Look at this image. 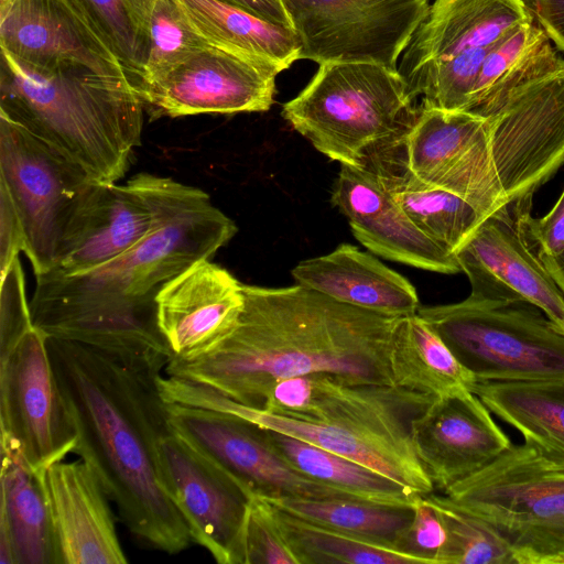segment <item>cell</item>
<instances>
[{
    "label": "cell",
    "instance_id": "obj_1",
    "mask_svg": "<svg viewBox=\"0 0 564 564\" xmlns=\"http://www.w3.org/2000/svg\"><path fill=\"white\" fill-rule=\"evenodd\" d=\"M127 184L151 208L149 232L93 271L35 275L32 323L47 337L167 361L170 351L156 324V295L195 262L212 259L237 226L197 187L149 173Z\"/></svg>",
    "mask_w": 564,
    "mask_h": 564
},
{
    "label": "cell",
    "instance_id": "obj_2",
    "mask_svg": "<svg viewBox=\"0 0 564 564\" xmlns=\"http://www.w3.org/2000/svg\"><path fill=\"white\" fill-rule=\"evenodd\" d=\"M46 343L77 432L73 453L97 475L134 538L169 554L184 551L191 534L159 464L160 442L172 431L158 383L166 361L53 337Z\"/></svg>",
    "mask_w": 564,
    "mask_h": 564
},
{
    "label": "cell",
    "instance_id": "obj_3",
    "mask_svg": "<svg viewBox=\"0 0 564 564\" xmlns=\"http://www.w3.org/2000/svg\"><path fill=\"white\" fill-rule=\"evenodd\" d=\"M243 294L235 328L197 357L170 358L166 376L204 383L257 409L279 381L316 372L394 384L391 350L401 317L347 305L299 284H243Z\"/></svg>",
    "mask_w": 564,
    "mask_h": 564
},
{
    "label": "cell",
    "instance_id": "obj_4",
    "mask_svg": "<svg viewBox=\"0 0 564 564\" xmlns=\"http://www.w3.org/2000/svg\"><path fill=\"white\" fill-rule=\"evenodd\" d=\"M1 51V50H0ZM143 102L126 76L87 67L35 70L1 51L0 115L98 183H117L141 144Z\"/></svg>",
    "mask_w": 564,
    "mask_h": 564
},
{
    "label": "cell",
    "instance_id": "obj_5",
    "mask_svg": "<svg viewBox=\"0 0 564 564\" xmlns=\"http://www.w3.org/2000/svg\"><path fill=\"white\" fill-rule=\"evenodd\" d=\"M398 69L368 62L321 64L281 115L330 160L365 167L404 141L421 107Z\"/></svg>",
    "mask_w": 564,
    "mask_h": 564
},
{
    "label": "cell",
    "instance_id": "obj_6",
    "mask_svg": "<svg viewBox=\"0 0 564 564\" xmlns=\"http://www.w3.org/2000/svg\"><path fill=\"white\" fill-rule=\"evenodd\" d=\"M444 497L488 525L516 564H564V464L533 445L511 444Z\"/></svg>",
    "mask_w": 564,
    "mask_h": 564
},
{
    "label": "cell",
    "instance_id": "obj_7",
    "mask_svg": "<svg viewBox=\"0 0 564 564\" xmlns=\"http://www.w3.org/2000/svg\"><path fill=\"white\" fill-rule=\"evenodd\" d=\"M416 313L476 381L564 379V332L534 304L470 293Z\"/></svg>",
    "mask_w": 564,
    "mask_h": 564
},
{
    "label": "cell",
    "instance_id": "obj_8",
    "mask_svg": "<svg viewBox=\"0 0 564 564\" xmlns=\"http://www.w3.org/2000/svg\"><path fill=\"white\" fill-rule=\"evenodd\" d=\"M434 399L397 384L316 372L279 381L260 409L325 423L424 469L412 443L411 423Z\"/></svg>",
    "mask_w": 564,
    "mask_h": 564
},
{
    "label": "cell",
    "instance_id": "obj_9",
    "mask_svg": "<svg viewBox=\"0 0 564 564\" xmlns=\"http://www.w3.org/2000/svg\"><path fill=\"white\" fill-rule=\"evenodd\" d=\"M91 182L54 148L0 115V183L22 221L34 275L54 267L65 229Z\"/></svg>",
    "mask_w": 564,
    "mask_h": 564
},
{
    "label": "cell",
    "instance_id": "obj_10",
    "mask_svg": "<svg viewBox=\"0 0 564 564\" xmlns=\"http://www.w3.org/2000/svg\"><path fill=\"white\" fill-rule=\"evenodd\" d=\"M301 43L300 59L318 65L368 62L398 69L425 20L429 0H284Z\"/></svg>",
    "mask_w": 564,
    "mask_h": 564
},
{
    "label": "cell",
    "instance_id": "obj_11",
    "mask_svg": "<svg viewBox=\"0 0 564 564\" xmlns=\"http://www.w3.org/2000/svg\"><path fill=\"white\" fill-rule=\"evenodd\" d=\"M46 341L47 336L33 326L0 358L1 438L36 473L64 460L77 444Z\"/></svg>",
    "mask_w": 564,
    "mask_h": 564
},
{
    "label": "cell",
    "instance_id": "obj_12",
    "mask_svg": "<svg viewBox=\"0 0 564 564\" xmlns=\"http://www.w3.org/2000/svg\"><path fill=\"white\" fill-rule=\"evenodd\" d=\"M159 464L163 487L192 541L219 564H243L249 507L256 496L173 431L160 442Z\"/></svg>",
    "mask_w": 564,
    "mask_h": 564
},
{
    "label": "cell",
    "instance_id": "obj_13",
    "mask_svg": "<svg viewBox=\"0 0 564 564\" xmlns=\"http://www.w3.org/2000/svg\"><path fill=\"white\" fill-rule=\"evenodd\" d=\"M167 415L174 433L228 471L253 496L355 499L296 469L273 448L267 431L249 421L176 403H167Z\"/></svg>",
    "mask_w": 564,
    "mask_h": 564
},
{
    "label": "cell",
    "instance_id": "obj_14",
    "mask_svg": "<svg viewBox=\"0 0 564 564\" xmlns=\"http://www.w3.org/2000/svg\"><path fill=\"white\" fill-rule=\"evenodd\" d=\"M275 77L248 58L210 45L139 96L151 119L263 112L274 102Z\"/></svg>",
    "mask_w": 564,
    "mask_h": 564
},
{
    "label": "cell",
    "instance_id": "obj_15",
    "mask_svg": "<svg viewBox=\"0 0 564 564\" xmlns=\"http://www.w3.org/2000/svg\"><path fill=\"white\" fill-rule=\"evenodd\" d=\"M0 50L35 70L82 66L130 79L76 0H12L0 9Z\"/></svg>",
    "mask_w": 564,
    "mask_h": 564
},
{
    "label": "cell",
    "instance_id": "obj_16",
    "mask_svg": "<svg viewBox=\"0 0 564 564\" xmlns=\"http://www.w3.org/2000/svg\"><path fill=\"white\" fill-rule=\"evenodd\" d=\"M455 257L471 294L527 301L564 332V294L528 245L511 210L486 218Z\"/></svg>",
    "mask_w": 564,
    "mask_h": 564
},
{
    "label": "cell",
    "instance_id": "obj_17",
    "mask_svg": "<svg viewBox=\"0 0 564 564\" xmlns=\"http://www.w3.org/2000/svg\"><path fill=\"white\" fill-rule=\"evenodd\" d=\"M411 438L435 489L443 491L512 444L490 410L468 389L435 398L412 420Z\"/></svg>",
    "mask_w": 564,
    "mask_h": 564
},
{
    "label": "cell",
    "instance_id": "obj_18",
    "mask_svg": "<svg viewBox=\"0 0 564 564\" xmlns=\"http://www.w3.org/2000/svg\"><path fill=\"white\" fill-rule=\"evenodd\" d=\"M155 306L170 358L189 359L209 350L235 328L245 308L243 284L204 259L169 281L156 295Z\"/></svg>",
    "mask_w": 564,
    "mask_h": 564
},
{
    "label": "cell",
    "instance_id": "obj_19",
    "mask_svg": "<svg viewBox=\"0 0 564 564\" xmlns=\"http://www.w3.org/2000/svg\"><path fill=\"white\" fill-rule=\"evenodd\" d=\"M420 107L404 139L408 170L424 184L464 198L486 218L497 214L477 144L480 115Z\"/></svg>",
    "mask_w": 564,
    "mask_h": 564
},
{
    "label": "cell",
    "instance_id": "obj_20",
    "mask_svg": "<svg viewBox=\"0 0 564 564\" xmlns=\"http://www.w3.org/2000/svg\"><path fill=\"white\" fill-rule=\"evenodd\" d=\"M332 204L347 217L356 239L373 253L432 272L460 271L455 254L415 227L372 170L340 164Z\"/></svg>",
    "mask_w": 564,
    "mask_h": 564
},
{
    "label": "cell",
    "instance_id": "obj_21",
    "mask_svg": "<svg viewBox=\"0 0 564 564\" xmlns=\"http://www.w3.org/2000/svg\"><path fill=\"white\" fill-rule=\"evenodd\" d=\"M59 564H121L128 560L109 497L83 460L57 462L43 471Z\"/></svg>",
    "mask_w": 564,
    "mask_h": 564
},
{
    "label": "cell",
    "instance_id": "obj_22",
    "mask_svg": "<svg viewBox=\"0 0 564 564\" xmlns=\"http://www.w3.org/2000/svg\"><path fill=\"white\" fill-rule=\"evenodd\" d=\"M152 225L151 208L127 183L91 182L47 273L77 275L93 271L137 245Z\"/></svg>",
    "mask_w": 564,
    "mask_h": 564
},
{
    "label": "cell",
    "instance_id": "obj_23",
    "mask_svg": "<svg viewBox=\"0 0 564 564\" xmlns=\"http://www.w3.org/2000/svg\"><path fill=\"white\" fill-rule=\"evenodd\" d=\"M534 22L524 0H435L403 52L399 73L489 46Z\"/></svg>",
    "mask_w": 564,
    "mask_h": 564
},
{
    "label": "cell",
    "instance_id": "obj_24",
    "mask_svg": "<svg viewBox=\"0 0 564 564\" xmlns=\"http://www.w3.org/2000/svg\"><path fill=\"white\" fill-rule=\"evenodd\" d=\"M292 275L305 289L380 315L409 316L421 306L414 286L404 276L348 243L301 261Z\"/></svg>",
    "mask_w": 564,
    "mask_h": 564
},
{
    "label": "cell",
    "instance_id": "obj_25",
    "mask_svg": "<svg viewBox=\"0 0 564 564\" xmlns=\"http://www.w3.org/2000/svg\"><path fill=\"white\" fill-rule=\"evenodd\" d=\"M1 458L0 563L59 564L43 473L2 438Z\"/></svg>",
    "mask_w": 564,
    "mask_h": 564
},
{
    "label": "cell",
    "instance_id": "obj_26",
    "mask_svg": "<svg viewBox=\"0 0 564 564\" xmlns=\"http://www.w3.org/2000/svg\"><path fill=\"white\" fill-rule=\"evenodd\" d=\"M403 152L404 141L371 158L365 167L377 174L422 234L455 254L486 217L464 198L416 178L408 170Z\"/></svg>",
    "mask_w": 564,
    "mask_h": 564
},
{
    "label": "cell",
    "instance_id": "obj_27",
    "mask_svg": "<svg viewBox=\"0 0 564 564\" xmlns=\"http://www.w3.org/2000/svg\"><path fill=\"white\" fill-rule=\"evenodd\" d=\"M192 23L215 47L240 55L279 75L300 59L295 31L227 0H181Z\"/></svg>",
    "mask_w": 564,
    "mask_h": 564
},
{
    "label": "cell",
    "instance_id": "obj_28",
    "mask_svg": "<svg viewBox=\"0 0 564 564\" xmlns=\"http://www.w3.org/2000/svg\"><path fill=\"white\" fill-rule=\"evenodd\" d=\"M470 391L525 443L564 464V379L475 381Z\"/></svg>",
    "mask_w": 564,
    "mask_h": 564
},
{
    "label": "cell",
    "instance_id": "obj_29",
    "mask_svg": "<svg viewBox=\"0 0 564 564\" xmlns=\"http://www.w3.org/2000/svg\"><path fill=\"white\" fill-rule=\"evenodd\" d=\"M394 384L434 398L470 390L474 375L417 313L401 317L391 350Z\"/></svg>",
    "mask_w": 564,
    "mask_h": 564
},
{
    "label": "cell",
    "instance_id": "obj_30",
    "mask_svg": "<svg viewBox=\"0 0 564 564\" xmlns=\"http://www.w3.org/2000/svg\"><path fill=\"white\" fill-rule=\"evenodd\" d=\"M145 58L140 90L154 85L210 44L192 23L181 0H126Z\"/></svg>",
    "mask_w": 564,
    "mask_h": 564
},
{
    "label": "cell",
    "instance_id": "obj_31",
    "mask_svg": "<svg viewBox=\"0 0 564 564\" xmlns=\"http://www.w3.org/2000/svg\"><path fill=\"white\" fill-rule=\"evenodd\" d=\"M264 430L273 448L296 469L344 490L357 500L389 507L414 508L421 496L352 459L279 432Z\"/></svg>",
    "mask_w": 564,
    "mask_h": 564
},
{
    "label": "cell",
    "instance_id": "obj_32",
    "mask_svg": "<svg viewBox=\"0 0 564 564\" xmlns=\"http://www.w3.org/2000/svg\"><path fill=\"white\" fill-rule=\"evenodd\" d=\"M260 498L297 518L388 544L397 550L414 517V508L389 507L356 499L292 496Z\"/></svg>",
    "mask_w": 564,
    "mask_h": 564
},
{
    "label": "cell",
    "instance_id": "obj_33",
    "mask_svg": "<svg viewBox=\"0 0 564 564\" xmlns=\"http://www.w3.org/2000/svg\"><path fill=\"white\" fill-rule=\"evenodd\" d=\"M273 509L281 533L299 564H430L423 557L391 545L324 527L275 507Z\"/></svg>",
    "mask_w": 564,
    "mask_h": 564
},
{
    "label": "cell",
    "instance_id": "obj_34",
    "mask_svg": "<svg viewBox=\"0 0 564 564\" xmlns=\"http://www.w3.org/2000/svg\"><path fill=\"white\" fill-rule=\"evenodd\" d=\"M561 59L540 25L534 22L521 25L497 42L486 56L466 110L502 97L518 85L550 70Z\"/></svg>",
    "mask_w": 564,
    "mask_h": 564
},
{
    "label": "cell",
    "instance_id": "obj_35",
    "mask_svg": "<svg viewBox=\"0 0 564 564\" xmlns=\"http://www.w3.org/2000/svg\"><path fill=\"white\" fill-rule=\"evenodd\" d=\"M495 44L426 63L403 77L412 93L422 96V106L466 110L482 63Z\"/></svg>",
    "mask_w": 564,
    "mask_h": 564
},
{
    "label": "cell",
    "instance_id": "obj_36",
    "mask_svg": "<svg viewBox=\"0 0 564 564\" xmlns=\"http://www.w3.org/2000/svg\"><path fill=\"white\" fill-rule=\"evenodd\" d=\"M446 530L440 564H516L507 544L484 522L453 507L434 492L424 496Z\"/></svg>",
    "mask_w": 564,
    "mask_h": 564
},
{
    "label": "cell",
    "instance_id": "obj_37",
    "mask_svg": "<svg viewBox=\"0 0 564 564\" xmlns=\"http://www.w3.org/2000/svg\"><path fill=\"white\" fill-rule=\"evenodd\" d=\"M106 37L137 87L145 58L132 28L126 0H76Z\"/></svg>",
    "mask_w": 564,
    "mask_h": 564
},
{
    "label": "cell",
    "instance_id": "obj_38",
    "mask_svg": "<svg viewBox=\"0 0 564 564\" xmlns=\"http://www.w3.org/2000/svg\"><path fill=\"white\" fill-rule=\"evenodd\" d=\"M299 564L285 542L272 505L256 496L249 507L243 564Z\"/></svg>",
    "mask_w": 564,
    "mask_h": 564
},
{
    "label": "cell",
    "instance_id": "obj_39",
    "mask_svg": "<svg viewBox=\"0 0 564 564\" xmlns=\"http://www.w3.org/2000/svg\"><path fill=\"white\" fill-rule=\"evenodd\" d=\"M0 358L4 357L34 325L26 301L24 274L17 257L1 276Z\"/></svg>",
    "mask_w": 564,
    "mask_h": 564
},
{
    "label": "cell",
    "instance_id": "obj_40",
    "mask_svg": "<svg viewBox=\"0 0 564 564\" xmlns=\"http://www.w3.org/2000/svg\"><path fill=\"white\" fill-rule=\"evenodd\" d=\"M446 543V530L435 508L420 496L414 517L399 542V550L423 557L430 564H440V555Z\"/></svg>",
    "mask_w": 564,
    "mask_h": 564
},
{
    "label": "cell",
    "instance_id": "obj_41",
    "mask_svg": "<svg viewBox=\"0 0 564 564\" xmlns=\"http://www.w3.org/2000/svg\"><path fill=\"white\" fill-rule=\"evenodd\" d=\"M513 215L528 245L540 259L564 252V189L552 209L543 217H532L531 208L516 210Z\"/></svg>",
    "mask_w": 564,
    "mask_h": 564
},
{
    "label": "cell",
    "instance_id": "obj_42",
    "mask_svg": "<svg viewBox=\"0 0 564 564\" xmlns=\"http://www.w3.org/2000/svg\"><path fill=\"white\" fill-rule=\"evenodd\" d=\"M26 250L22 221L6 186L0 183V276Z\"/></svg>",
    "mask_w": 564,
    "mask_h": 564
},
{
    "label": "cell",
    "instance_id": "obj_43",
    "mask_svg": "<svg viewBox=\"0 0 564 564\" xmlns=\"http://www.w3.org/2000/svg\"><path fill=\"white\" fill-rule=\"evenodd\" d=\"M534 20L558 50L564 51V0H524Z\"/></svg>",
    "mask_w": 564,
    "mask_h": 564
},
{
    "label": "cell",
    "instance_id": "obj_44",
    "mask_svg": "<svg viewBox=\"0 0 564 564\" xmlns=\"http://www.w3.org/2000/svg\"><path fill=\"white\" fill-rule=\"evenodd\" d=\"M257 17L293 29L284 0H227ZM294 30V29H293Z\"/></svg>",
    "mask_w": 564,
    "mask_h": 564
},
{
    "label": "cell",
    "instance_id": "obj_45",
    "mask_svg": "<svg viewBox=\"0 0 564 564\" xmlns=\"http://www.w3.org/2000/svg\"><path fill=\"white\" fill-rule=\"evenodd\" d=\"M540 260L564 294V252L556 257L541 258Z\"/></svg>",
    "mask_w": 564,
    "mask_h": 564
},
{
    "label": "cell",
    "instance_id": "obj_46",
    "mask_svg": "<svg viewBox=\"0 0 564 564\" xmlns=\"http://www.w3.org/2000/svg\"><path fill=\"white\" fill-rule=\"evenodd\" d=\"M12 0H0V9L7 7Z\"/></svg>",
    "mask_w": 564,
    "mask_h": 564
}]
</instances>
